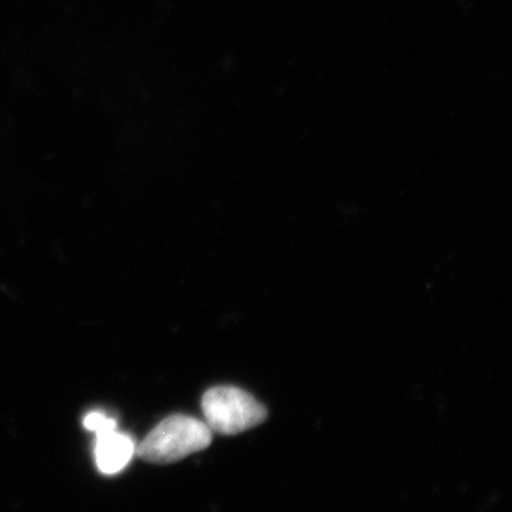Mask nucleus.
Instances as JSON below:
<instances>
[{
	"instance_id": "nucleus-1",
	"label": "nucleus",
	"mask_w": 512,
	"mask_h": 512,
	"mask_svg": "<svg viewBox=\"0 0 512 512\" xmlns=\"http://www.w3.org/2000/svg\"><path fill=\"white\" fill-rule=\"evenodd\" d=\"M212 438V429L205 421L175 414L163 419L142 443L137 444V456L153 464L177 463L190 454L207 449Z\"/></svg>"
},
{
	"instance_id": "nucleus-2",
	"label": "nucleus",
	"mask_w": 512,
	"mask_h": 512,
	"mask_svg": "<svg viewBox=\"0 0 512 512\" xmlns=\"http://www.w3.org/2000/svg\"><path fill=\"white\" fill-rule=\"evenodd\" d=\"M202 411L212 433H245L265 423L268 411L252 394L235 386H217L203 394Z\"/></svg>"
},
{
	"instance_id": "nucleus-3",
	"label": "nucleus",
	"mask_w": 512,
	"mask_h": 512,
	"mask_svg": "<svg viewBox=\"0 0 512 512\" xmlns=\"http://www.w3.org/2000/svg\"><path fill=\"white\" fill-rule=\"evenodd\" d=\"M137 454V443L132 436L112 429L97 434L94 444V459L97 469L105 476H114L127 468L133 456Z\"/></svg>"
},
{
	"instance_id": "nucleus-4",
	"label": "nucleus",
	"mask_w": 512,
	"mask_h": 512,
	"mask_svg": "<svg viewBox=\"0 0 512 512\" xmlns=\"http://www.w3.org/2000/svg\"><path fill=\"white\" fill-rule=\"evenodd\" d=\"M84 426L87 431L97 436V434L117 429V421L114 418H110L109 414L102 413V411H92V413L85 416Z\"/></svg>"
}]
</instances>
